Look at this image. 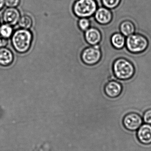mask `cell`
<instances>
[{
	"label": "cell",
	"instance_id": "1",
	"mask_svg": "<svg viewBox=\"0 0 151 151\" xmlns=\"http://www.w3.org/2000/svg\"><path fill=\"white\" fill-rule=\"evenodd\" d=\"M33 39V33L30 30L17 29L11 37L13 49L18 53H25L30 49Z\"/></svg>",
	"mask_w": 151,
	"mask_h": 151
},
{
	"label": "cell",
	"instance_id": "6",
	"mask_svg": "<svg viewBox=\"0 0 151 151\" xmlns=\"http://www.w3.org/2000/svg\"><path fill=\"white\" fill-rule=\"evenodd\" d=\"M143 120L141 116L136 113H130L125 116L123 123L125 128L130 131L138 129L142 125Z\"/></svg>",
	"mask_w": 151,
	"mask_h": 151
},
{
	"label": "cell",
	"instance_id": "16",
	"mask_svg": "<svg viewBox=\"0 0 151 151\" xmlns=\"http://www.w3.org/2000/svg\"><path fill=\"white\" fill-rule=\"evenodd\" d=\"M14 31L13 26L6 23L0 25V36L9 39L12 37Z\"/></svg>",
	"mask_w": 151,
	"mask_h": 151
},
{
	"label": "cell",
	"instance_id": "9",
	"mask_svg": "<svg viewBox=\"0 0 151 151\" xmlns=\"http://www.w3.org/2000/svg\"><path fill=\"white\" fill-rule=\"evenodd\" d=\"M93 17L100 24H106L112 20V14L110 9L102 6L98 8Z\"/></svg>",
	"mask_w": 151,
	"mask_h": 151
},
{
	"label": "cell",
	"instance_id": "8",
	"mask_svg": "<svg viewBox=\"0 0 151 151\" xmlns=\"http://www.w3.org/2000/svg\"><path fill=\"white\" fill-rule=\"evenodd\" d=\"M122 91L121 83L114 80L108 82L104 88L105 94L110 98H117L122 94Z\"/></svg>",
	"mask_w": 151,
	"mask_h": 151
},
{
	"label": "cell",
	"instance_id": "14",
	"mask_svg": "<svg viewBox=\"0 0 151 151\" xmlns=\"http://www.w3.org/2000/svg\"><path fill=\"white\" fill-rule=\"evenodd\" d=\"M126 37L120 32L114 33L111 38L112 45L116 49H122L125 45Z\"/></svg>",
	"mask_w": 151,
	"mask_h": 151
},
{
	"label": "cell",
	"instance_id": "5",
	"mask_svg": "<svg viewBox=\"0 0 151 151\" xmlns=\"http://www.w3.org/2000/svg\"><path fill=\"white\" fill-rule=\"evenodd\" d=\"M81 59L84 63L93 65L98 63L101 56L99 45L91 46L85 48L81 53Z\"/></svg>",
	"mask_w": 151,
	"mask_h": 151
},
{
	"label": "cell",
	"instance_id": "15",
	"mask_svg": "<svg viewBox=\"0 0 151 151\" xmlns=\"http://www.w3.org/2000/svg\"><path fill=\"white\" fill-rule=\"evenodd\" d=\"M18 24L21 29H30L33 25V20L29 15L22 14H21Z\"/></svg>",
	"mask_w": 151,
	"mask_h": 151
},
{
	"label": "cell",
	"instance_id": "7",
	"mask_svg": "<svg viewBox=\"0 0 151 151\" xmlns=\"http://www.w3.org/2000/svg\"><path fill=\"white\" fill-rule=\"evenodd\" d=\"M21 13L17 8L8 7L5 9L2 14V19L5 23L14 26L18 24Z\"/></svg>",
	"mask_w": 151,
	"mask_h": 151
},
{
	"label": "cell",
	"instance_id": "18",
	"mask_svg": "<svg viewBox=\"0 0 151 151\" xmlns=\"http://www.w3.org/2000/svg\"><path fill=\"white\" fill-rule=\"evenodd\" d=\"M121 0H101L103 6L109 9L115 8L120 4Z\"/></svg>",
	"mask_w": 151,
	"mask_h": 151
},
{
	"label": "cell",
	"instance_id": "10",
	"mask_svg": "<svg viewBox=\"0 0 151 151\" xmlns=\"http://www.w3.org/2000/svg\"><path fill=\"white\" fill-rule=\"evenodd\" d=\"M86 41L91 46L99 45L101 39L100 32L97 28L91 27L84 32Z\"/></svg>",
	"mask_w": 151,
	"mask_h": 151
},
{
	"label": "cell",
	"instance_id": "11",
	"mask_svg": "<svg viewBox=\"0 0 151 151\" xmlns=\"http://www.w3.org/2000/svg\"><path fill=\"white\" fill-rule=\"evenodd\" d=\"M137 137L139 142L144 145L151 144V125L145 124L141 125L137 132Z\"/></svg>",
	"mask_w": 151,
	"mask_h": 151
},
{
	"label": "cell",
	"instance_id": "22",
	"mask_svg": "<svg viewBox=\"0 0 151 151\" xmlns=\"http://www.w3.org/2000/svg\"><path fill=\"white\" fill-rule=\"evenodd\" d=\"M5 5V0H0V10H1Z\"/></svg>",
	"mask_w": 151,
	"mask_h": 151
},
{
	"label": "cell",
	"instance_id": "19",
	"mask_svg": "<svg viewBox=\"0 0 151 151\" xmlns=\"http://www.w3.org/2000/svg\"><path fill=\"white\" fill-rule=\"evenodd\" d=\"M21 3V0H5V5L8 7L17 8Z\"/></svg>",
	"mask_w": 151,
	"mask_h": 151
},
{
	"label": "cell",
	"instance_id": "2",
	"mask_svg": "<svg viewBox=\"0 0 151 151\" xmlns=\"http://www.w3.org/2000/svg\"><path fill=\"white\" fill-rule=\"evenodd\" d=\"M98 8L95 0H77L73 6L74 14L79 18L93 16Z\"/></svg>",
	"mask_w": 151,
	"mask_h": 151
},
{
	"label": "cell",
	"instance_id": "17",
	"mask_svg": "<svg viewBox=\"0 0 151 151\" xmlns=\"http://www.w3.org/2000/svg\"><path fill=\"white\" fill-rule=\"evenodd\" d=\"M78 24L79 29L84 32L91 27V21L89 18H79Z\"/></svg>",
	"mask_w": 151,
	"mask_h": 151
},
{
	"label": "cell",
	"instance_id": "21",
	"mask_svg": "<svg viewBox=\"0 0 151 151\" xmlns=\"http://www.w3.org/2000/svg\"><path fill=\"white\" fill-rule=\"evenodd\" d=\"M8 43V39L0 36V48L6 47Z\"/></svg>",
	"mask_w": 151,
	"mask_h": 151
},
{
	"label": "cell",
	"instance_id": "20",
	"mask_svg": "<svg viewBox=\"0 0 151 151\" xmlns=\"http://www.w3.org/2000/svg\"><path fill=\"white\" fill-rule=\"evenodd\" d=\"M143 120L145 123L151 125V109H148L145 112Z\"/></svg>",
	"mask_w": 151,
	"mask_h": 151
},
{
	"label": "cell",
	"instance_id": "13",
	"mask_svg": "<svg viewBox=\"0 0 151 151\" xmlns=\"http://www.w3.org/2000/svg\"><path fill=\"white\" fill-rule=\"evenodd\" d=\"M120 32L124 37H129L135 32V26L132 22L129 20L124 21L120 24Z\"/></svg>",
	"mask_w": 151,
	"mask_h": 151
},
{
	"label": "cell",
	"instance_id": "23",
	"mask_svg": "<svg viewBox=\"0 0 151 151\" xmlns=\"http://www.w3.org/2000/svg\"><path fill=\"white\" fill-rule=\"evenodd\" d=\"M0 24H1V19H0Z\"/></svg>",
	"mask_w": 151,
	"mask_h": 151
},
{
	"label": "cell",
	"instance_id": "12",
	"mask_svg": "<svg viewBox=\"0 0 151 151\" xmlns=\"http://www.w3.org/2000/svg\"><path fill=\"white\" fill-rule=\"evenodd\" d=\"M14 52L7 47L0 48V66L7 67L14 62Z\"/></svg>",
	"mask_w": 151,
	"mask_h": 151
},
{
	"label": "cell",
	"instance_id": "4",
	"mask_svg": "<svg viewBox=\"0 0 151 151\" xmlns=\"http://www.w3.org/2000/svg\"><path fill=\"white\" fill-rule=\"evenodd\" d=\"M125 46L127 49L132 53H137L144 52L147 48V39L141 34L133 33L126 37Z\"/></svg>",
	"mask_w": 151,
	"mask_h": 151
},
{
	"label": "cell",
	"instance_id": "3",
	"mask_svg": "<svg viewBox=\"0 0 151 151\" xmlns=\"http://www.w3.org/2000/svg\"><path fill=\"white\" fill-rule=\"evenodd\" d=\"M113 69L116 77L120 80H126L131 78L135 72L133 64L124 58L116 60Z\"/></svg>",
	"mask_w": 151,
	"mask_h": 151
}]
</instances>
